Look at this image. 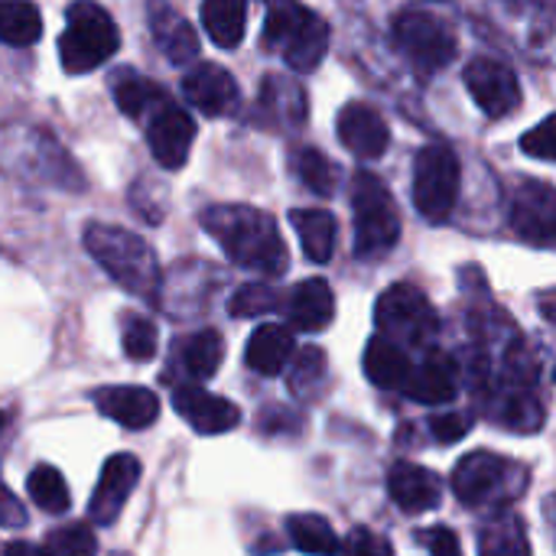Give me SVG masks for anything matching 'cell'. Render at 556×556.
<instances>
[{"instance_id":"6da1fadb","label":"cell","mask_w":556,"mask_h":556,"mask_svg":"<svg viewBox=\"0 0 556 556\" xmlns=\"http://www.w3.org/2000/svg\"><path fill=\"white\" fill-rule=\"evenodd\" d=\"M202 228L215 238L228 261L244 270L280 277L290 264L277 222L254 205H212L202 212Z\"/></svg>"},{"instance_id":"7a4b0ae2","label":"cell","mask_w":556,"mask_h":556,"mask_svg":"<svg viewBox=\"0 0 556 556\" xmlns=\"http://www.w3.org/2000/svg\"><path fill=\"white\" fill-rule=\"evenodd\" d=\"M81 241H85V251L98 261V267L117 287H124L127 293L143 296V300L156 296L160 264H156L153 248L140 235H134V231H127L121 225L91 222V225H85Z\"/></svg>"},{"instance_id":"3957f363","label":"cell","mask_w":556,"mask_h":556,"mask_svg":"<svg viewBox=\"0 0 556 556\" xmlns=\"http://www.w3.org/2000/svg\"><path fill=\"white\" fill-rule=\"evenodd\" d=\"M264 46L277 49L296 75H309L326 59L329 23L303 3H270L264 16Z\"/></svg>"},{"instance_id":"277c9868","label":"cell","mask_w":556,"mask_h":556,"mask_svg":"<svg viewBox=\"0 0 556 556\" xmlns=\"http://www.w3.org/2000/svg\"><path fill=\"white\" fill-rule=\"evenodd\" d=\"M531 476L521 463H511L498 453H469L453 469V495L466 508H498L515 502L528 489Z\"/></svg>"},{"instance_id":"5b68a950","label":"cell","mask_w":556,"mask_h":556,"mask_svg":"<svg viewBox=\"0 0 556 556\" xmlns=\"http://www.w3.org/2000/svg\"><path fill=\"white\" fill-rule=\"evenodd\" d=\"M121 46V29L98 3H72L65 13V33L59 36V62L68 75H85L104 65Z\"/></svg>"},{"instance_id":"8992f818","label":"cell","mask_w":556,"mask_h":556,"mask_svg":"<svg viewBox=\"0 0 556 556\" xmlns=\"http://www.w3.org/2000/svg\"><path fill=\"white\" fill-rule=\"evenodd\" d=\"M352 208H355V254L365 261H378L391 254L394 244L401 241V212L391 189L371 173H355Z\"/></svg>"},{"instance_id":"52a82bcc","label":"cell","mask_w":556,"mask_h":556,"mask_svg":"<svg viewBox=\"0 0 556 556\" xmlns=\"http://www.w3.org/2000/svg\"><path fill=\"white\" fill-rule=\"evenodd\" d=\"M391 36L420 75H433L456 59V33L430 10H401L391 23Z\"/></svg>"},{"instance_id":"ba28073f","label":"cell","mask_w":556,"mask_h":556,"mask_svg":"<svg viewBox=\"0 0 556 556\" xmlns=\"http://www.w3.org/2000/svg\"><path fill=\"white\" fill-rule=\"evenodd\" d=\"M375 323L381 339L394 342L397 349L427 345L440 329L433 303L414 283H394L391 290H384L375 306Z\"/></svg>"},{"instance_id":"9c48e42d","label":"cell","mask_w":556,"mask_h":556,"mask_svg":"<svg viewBox=\"0 0 556 556\" xmlns=\"http://www.w3.org/2000/svg\"><path fill=\"white\" fill-rule=\"evenodd\" d=\"M459 199V156L446 143H427L414 160V205L420 218L440 225Z\"/></svg>"},{"instance_id":"30bf717a","label":"cell","mask_w":556,"mask_h":556,"mask_svg":"<svg viewBox=\"0 0 556 556\" xmlns=\"http://www.w3.org/2000/svg\"><path fill=\"white\" fill-rule=\"evenodd\" d=\"M463 81H466V91L472 94V101L492 121L508 117L521 108V81H518L515 68L498 59H489V55L472 59L463 72Z\"/></svg>"},{"instance_id":"8fae6325","label":"cell","mask_w":556,"mask_h":556,"mask_svg":"<svg viewBox=\"0 0 556 556\" xmlns=\"http://www.w3.org/2000/svg\"><path fill=\"white\" fill-rule=\"evenodd\" d=\"M147 143L163 169H182L195 143V121L179 104L166 101L147 117Z\"/></svg>"},{"instance_id":"7c38bea8","label":"cell","mask_w":556,"mask_h":556,"mask_svg":"<svg viewBox=\"0 0 556 556\" xmlns=\"http://www.w3.org/2000/svg\"><path fill=\"white\" fill-rule=\"evenodd\" d=\"M140 482V459L130 456V453H117L104 463L101 476H98V485H94V495L88 502V518L91 525H114L130 498V492L137 489Z\"/></svg>"},{"instance_id":"4fadbf2b","label":"cell","mask_w":556,"mask_h":556,"mask_svg":"<svg viewBox=\"0 0 556 556\" xmlns=\"http://www.w3.org/2000/svg\"><path fill=\"white\" fill-rule=\"evenodd\" d=\"M336 130H339V143L349 153H355L358 160H378L391 147V127H388V121L371 104H365V101L345 104L339 111Z\"/></svg>"},{"instance_id":"5bb4252c","label":"cell","mask_w":556,"mask_h":556,"mask_svg":"<svg viewBox=\"0 0 556 556\" xmlns=\"http://www.w3.org/2000/svg\"><path fill=\"white\" fill-rule=\"evenodd\" d=\"M173 407L202 437H218V433H228L241 424V410L231 401L215 397L199 384H179L173 391Z\"/></svg>"},{"instance_id":"9a60e30c","label":"cell","mask_w":556,"mask_h":556,"mask_svg":"<svg viewBox=\"0 0 556 556\" xmlns=\"http://www.w3.org/2000/svg\"><path fill=\"white\" fill-rule=\"evenodd\" d=\"M554 189L541 179H531L518 189L511 202V228L518 238L531 241L534 248H551L554 244Z\"/></svg>"},{"instance_id":"2e32d148","label":"cell","mask_w":556,"mask_h":556,"mask_svg":"<svg viewBox=\"0 0 556 556\" xmlns=\"http://www.w3.org/2000/svg\"><path fill=\"white\" fill-rule=\"evenodd\" d=\"M101 417L114 420L124 430H147L160 417V397L140 384H117V388H98L91 394Z\"/></svg>"},{"instance_id":"e0dca14e","label":"cell","mask_w":556,"mask_h":556,"mask_svg":"<svg viewBox=\"0 0 556 556\" xmlns=\"http://www.w3.org/2000/svg\"><path fill=\"white\" fill-rule=\"evenodd\" d=\"M182 94L189 98L192 108H199L208 117H225L238 104V81L231 78L228 68L215 62H199L186 78H182Z\"/></svg>"},{"instance_id":"ac0fdd59","label":"cell","mask_w":556,"mask_h":556,"mask_svg":"<svg viewBox=\"0 0 556 556\" xmlns=\"http://www.w3.org/2000/svg\"><path fill=\"white\" fill-rule=\"evenodd\" d=\"M388 495L391 502L407 511V515H424V511H433L440 508L443 502V485H440V476L417 466V463H394L391 472H388Z\"/></svg>"},{"instance_id":"d6986e66","label":"cell","mask_w":556,"mask_h":556,"mask_svg":"<svg viewBox=\"0 0 556 556\" xmlns=\"http://www.w3.org/2000/svg\"><path fill=\"white\" fill-rule=\"evenodd\" d=\"M404 394L417 404H427V407H440V404H450L456 401L459 394V384H456V362L440 352V349H430L427 358L410 368V378L404 384Z\"/></svg>"},{"instance_id":"ffe728a7","label":"cell","mask_w":556,"mask_h":556,"mask_svg":"<svg viewBox=\"0 0 556 556\" xmlns=\"http://www.w3.org/2000/svg\"><path fill=\"white\" fill-rule=\"evenodd\" d=\"M287 319L296 332H323L336 319V296L323 277L303 280L287 296Z\"/></svg>"},{"instance_id":"44dd1931","label":"cell","mask_w":556,"mask_h":556,"mask_svg":"<svg viewBox=\"0 0 556 556\" xmlns=\"http://www.w3.org/2000/svg\"><path fill=\"white\" fill-rule=\"evenodd\" d=\"M290 358H293V329L290 326L264 323L251 332L248 349H244V362L254 375L277 378L287 371Z\"/></svg>"},{"instance_id":"7402d4cb","label":"cell","mask_w":556,"mask_h":556,"mask_svg":"<svg viewBox=\"0 0 556 556\" xmlns=\"http://www.w3.org/2000/svg\"><path fill=\"white\" fill-rule=\"evenodd\" d=\"M150 36L173 65H189L199 55V36L192 23L173 7H150Z\"/></svg>"},{"instance_id":"603a6c76","label":"cell","mask_w":556,"mask_h":556,"mask_svg":"<svg viewBox=\"0 0 556 556\" xmlns=\"http://www.w3.org/2000/svg\"><path fill=\"white\" fill-rule=\"evenodd\" d=\"M111 91H114V101L117 108L130 117V121H140V117H150L153 111H160L169 94L147 75H137L134 68H121L114 78H111Z\"/></svg>"},{"instance_id":"cb8c5ba5","label":"cell","mask_w":556,"mask_h":556,"mask_svg":"<svg viewBox=\"0 0 556 556\" xmlns=\"http://www.w3.org/2000/svg\"><path fill=\"white\" fill-rule=\"evenodd\" d=\"M290 222H293V228L300 235L303 254L313 264H329L332 254H336V235H339L332 212H326V208H293Z\"/></svg>"},{"instance_id":"d4e9b609","label":"cell","mask_w":556,"mask_h":556,"mask_svg":"<svg viewBox=\"0 0 556 556\" xmlns=\"http://www.w3.org/2000/svg\"><path fill=\"white\" fill-rule=\"evenodd\" d=\"M225 362V339L218 329H202L182 339L176 352V365L192 378V381H208L218 375Z\"/></svg>"},{"instance_id":"484cf974","label":"cell","mask_w":556,"mask_h":556,"mask_svg":"<svg viewBox=\"0 0 556 556\" xmlns=\"http://www.w3.org/2000/svg\"><path fill=\"white\" fill-rule=\"evenodd\" d=\"M362 365H365V378L378 388H404L410 378V368H414L407 352L397 349L394 342L381 339V336H375L365 345Z\"/></svg>"},{"instance_id":"4316f807","label":"cell","mask_w":556,"mask_h":556,"mask_svg":"<svg viewBox=\"0 0 556 556\" xmlns=\"http://www.w3.org/2000/svg\"><path fill=\"white\" fill-rule=\"evenodd\" d=\"M202 26L218 49H235L241 46L248 29V7L241 0H205Z\"/></svg>"},{"instance_id":"83f0119b","label":"cell","mask_w":556,"mask_h":556,"mask_svg":"<svg viewBox=\"0 0 556 556\" xmlns=\"http://www.w3.org/2000/svg\"><path fill=\"white\" fill-rule=\"evenodd\" d=\"M261 108L277 124H303L306 121V91L300 81H290L283 75H267L261 85Z\"/></svg>"},{"instance_id":"f1b7e54d","label":"cell","mask_w":556,"mask_h":556,"mask_svg":"<svg viewBox=\"0 0 556 556\" xmlns=\"http://www.w3.org/2000/svg\"><path fill=\"white\" fill-rule=\"evenodd\" d=\"M479 556H531L525 521L515 511H498L479 531Z\"/></svg>"},{"instance_id":"f546056e","label":"cell","mask_w":556,"mask_h":556,"mask_svg":"<svg viewBox=\"0 0 556 556\" xmlns=\"http://www.w3.org/2000/svg\"><path fill=\"white\" fill-rule=\"evenodd\" d=\"M287 534L293 547L306 556H339L342 541L323 515H293L287 518Z\"/></svg>"},{"instance_id":"4dcf8cb0","label":"cell","mask_w":556,"mask_h":556,"mask_svg":"<svg viewBox=\"0 0 556 556\" xmlns=\"http://www.w3.org/2000/svg\"><path fill=\"white\" fill-rule=\"evenodd\" d=\"M42 36V13L26 0H0V42L26 49Z\"/></svg>"},{"instance_id":"1f68e13d","label":"cell","mask_w":556,"mask_h":556,"mask_svg":"<svg viewBox=\"0 0 556 556\" xmlns=\"http://www.w3.org/2000/svg\"><path fill=\"white\" fill-rule=\"evenodd\" d=\"M26 492L33 498V505L46 515H65L72 498H68V485L62 479L59 469L52 466H36L26 479Z\"/></svg>"},{"instance_id":"d6a6232c","label":"cell","mask_w":556,"mask_h":556,"mask_svg":"<svg viewBox=\"0 0 556 556\" xmlns=\"http://www.w3.org/2000/svg\"><path fill=\"white\" fill-rule=\"evenodd\" d=\"M293 169H296V176L306 182L309 192H316V195H323V199L336 195L339 169H336V163H332L323 150H316V147H300L296 156H293Z\"/></svg>"},{"instance_id":"836d02e7","label":"cell","mask_w":556,"mask_h":556,"mask_svg":"<svg viewBox=\"0 0 556 556\" xmlns=\"http://www.w3.org/2000/svg\"><path fill=\"white\" fill-rule=\"evenodd\" d=\"M280 303L283 300L270 283H244L228 300V313L235 319H257V316H267V313L280 309Z\"/></svg>"},{"instance_id":"e575fe53","label":"cell","mask_w":556,"mask_h":556,"mask_svg":"<svg viewBox=\"0 0 556 556\" xmlns=\"http://www.w3.org/2000/svg\"><path fill=\"white\" fill-rule=\"evenodd\" d=\"M326 352L323 349H316V345H306L296 358H293V365H290V371H287V384H290V391L293 394H313L323 381H326Z\"/></svg>"},{"instance_id":"d590c367","label":"cell","mask_w":556,"mask_h":556,"mask_svg":"<svg viewBox=\"0 0 556 556\" xmlns=\"http://www.w3.org/2000/svg\"><path fill=\"white\" fill-rule=\"evenodd\" d=\"M42 551L49 556H94L98 554V541H94V531L85 521H78V525L55 528L46 538Z\"/></svg>"},{"instance_id":"8d00e7d4","label":"cell","mask_w":556,"mask_h":556,"mask_svg":"<svg viewBox=\"0 0 556 556\" xmlns=\"http://www.w3.org/2000/svg\"><path fill=\"white\" fill-rule=\"evenodd\" d=\"M121 345H124L127 358L150 362L156 355V345H160L156 326L150 319H143V316H124V323H121Z\"/></svg>"},{"instance_id":"74e56055","label":"cell","mask_w":556,"mask_h":556,"mask_svg":"<svg viewBox=\"0 0 556 556\" xmlns=\"http://www.w3.org/2000/svg\"><path fill=\"white\" fill-rule=\"evenodd\" d=\"M476 427V417L472 414H437L430 420V433L440 440V443H459L463 437H469Z\"/></svg>"},{"instance_id":"f35d334b","label":"cell","mask_w":556,"mask_h":556,"mask_svg":"<svg viewBox=\"0 0 556 556\" xmlns=\"http://www.w3.org/2000/svg\"><path fill=\"white\" fill-rule=\"evenodd\" d=\"M521 150L541 163H554V117H544L534 130L521 137Z\"/></svg>"},{"instance_id":"ab89813d","label":"cell","mask_w":556,"mask_h":556,"mask_svg":"<svg viewBox=\"0 0 556 556\" xmlns=\"http://www.w3.org/2000/svg\"><path fill=\"white\" fill-rule=\"evenodd\" d=\"M342 551H345V556H394L391 541L384 534L368 531V528H355Z\"/></svg>"},{"instance_id":"60d3db41","label":"cell","mask_w":556,"mask_h":556,"mask_svg":"<svg viewBox=\"0 0 556 556\" xmlns=\"http://www.w3.org/2000/svg\"><path fill=\"white\" fill-rule=\"evenodd\" d=\"M417 541L427 547L430 556H463V547H459V538L456 531L450 528H430V531H420Z\"/></svg>"},{"instance_id":"b9f144b4","label":"cell","mask_w":556,"mask_h":556,"mask_svg":"<svg viewBox=\"0 0 556 556\" xmlns=\"http://www.w3.org/2000/svg\"><path fill=\"white\" fill-rule=\"evenodd\" d=\"M26 525V508L20 498L0 482V528H23Z\"/></svg>"},{"instance_id":"7bdbcfd3","label":"cell","mask_w":556,"mask_h":556,"mask_svg":"<svg viewBox=\"0 0 556 556\" xmlns=\"http://www.w3.org/2000/svg\"><path fill=\"white\" fill-rule=\"evenodd\" d=\"M7 556H49L42 547H36V544H26V541H16V544H10L7 547Z\"/></svg>"},{"instance_id":"ee69618b","label":"cell","mask_w":556,"mask_h":556,"mask_svg":"<svg viewBox=\"0 0 556 556\" xmlns=\"http://www.w3.org/2000/svg\"><path fill=\"white\" fill-rule=\"evenodd\" d=\"M0 430H3V414H0Z\"/></svg>"}]
</instances>
